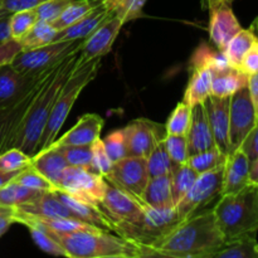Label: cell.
I'll list each match as a JSON object with an SVG mask.
<instances>
[{"instance_id": "obj_1", "label": "cell", "mask_w": 258, "mask_h": 258, "mask_svg": "<svg viewBox=\"0 0 258 258\" xmlns=\"http://www.w3.org/2000/svg\"><path fill=\"white\" fill-rule=\"evenodd\" d=\"M213 209L181 221L161 241L144 249L143 257L213 258L224 246Z\"/></svg>"}, {"instance_id": "obj_2", "label": "cell", "mask_w": 258, "mask_h": 258, "mask_svg": "<svg viewBox=\"0 0 258 258\" xmlns=\"http://www.w3.org/2000/svg\"><path fill=\"white\" fill-rule=\"evenodd\" d=\"M80 50L71 53L60 63H58L52 72L47 76L39 90L30 102L24 117L15 133L12 148H18L29 156H34L38 151L40 138L47 125L50 110L55 98L78 60Z\"/></svg>"}, {"instance_id": "obj_3", "label": "cell", "mask_w": 258, "mask_h": 258, "mask_svg": "<svg viewBox=\"0 0 258 258\" xmlns=\"http://www.w3.org/2000/svg\"><path fill=\"white\" fill-rule=\"evenodd\" d=\"M48 233L64 248L67 257L70 258L143 257V251L139 244L118 234H113V232L103 229H81L70 233Z\"/></svg>"}, {"instance_id": "obj_4", "label": "cell", "mask_w": 258, "mask_h": 258, "mask_svg": "<svg viewBox=\"0 0 258 258\" xmlns=\"http://www.w3.org/2000/svg\"><path fill=\"white\" fill-rule=\"evenodd\" d=\"M213 212L226 243L244 236H256L258 185L251 183L237 193L221 196Z\"/></svg>"}, {"instance_id": "obj_5", "label": "cell", "mask_w": 258, "mask_h": 258, "mask_svg": "<svg viewBox=\"0 0 258 258\" xmlns=\"http://www.w3.org/2000/svg\"><path fill=\"white\" fill-rule=\"evenodd\" d=\"M101 66V58H95L88 62L78 63L76 64L75 70L70 75V77L66 80L55 98L53 107L50 110L49 117H48L47 125H45L44 131L40 138L39 145H38V151H44L45 149L49 148L55 139L58 138V133L64 125L66 118L68 117V113L72 110L73 105L77 101L78 96L83 91V88L92 82L97 76L98 70Z\"/></svg>"}, {"instance_id": "obj_6", "label": "cell", "mask_w": 258, "mask_h": 258, "mask_svg": "<svg viewBox=\"0 0 258 258\" xmlns=\"http://www.w3.org/2000/svg\"><path fill=\"white\" fill-rule=\"evenodd\" d=\"M181 222L175 208L159 211L146 206L143 217L134 223H115V233L130 239L141 251L158 243Z\"/></svg>"}, {"instance_id": "obj_7", "label": "cell", "mask_w": 258, "mask_h": 258, "mask_svg": "<svg viewBox=\"0 0 258 258\" xmlns=\"http://www.w3.org/2000/svg\"><path fill=\"white\" fill-rule=\"evenodd\" d=\"M83 40H59L33 49L22 50L13 58L10 66L25 75H42L62 62L71 53L80 50Z\"/></svg>"}, {"instance_id": "obj_8", "label": "cell", "mask_w": 258, "mask_h": 258, "mask_svg": "<svg viewBox=\"0 0 258 258\" xmlns=\"http://www.w3.org/2000/svg\"><path fill=\"white\" fill-rule=\"evenodd\" d=\"M224 166L214 170L198 174L193 185L183 199L175 206L178 216L181 221L196 214L199 209L204 208L214 199L219 198L223 185Z\"/></svg>"}, {"instance_id": "obj_9", "label": "cell", "mask_w": 258, "mask_h": 258, "mask_svg": "<svg viewBox=\"0 0 258 258\" xmlns=\"http://www.w3.org/2000/svg\"><path fill=\"white\" fill-rule=\"evenodd\" d=\"M107 180L103 176L87 169L70 166L64 169L57 190L64 191L80 201L98 206L107 189Z\"/></svg>"}, {"instance_id": "obj_10", "label": "cell", "mask_w": 258, "mask_h": 258, "mask_svg": "<svg viewBox=\"0 0 258 258\" xmlns=\"http://www.w3.org/2000/svg\"><path fill=\"white\" fill-rule=\"evenodd\" d=\"M107 183L127 191L141 199L144 190L150 180L146 158L126 156L113 163L110 173L105 176Z\"/></svg>"}, {"instance_id": "obj_11", "label": "cell", "mask_w": 258, "mask_h": 258, "mask_svg": "<svg viewBox=\"0 0 258 258\" xmlns=\"http://www.w3.org/2000/svg\"><path fill=\"white\" fill-rule=\"evenodd\" d=\"M258 118L249 96L248 87H243L231 96L229 105V154L241 148L246 136L256 126ZM228 154V155H229Z\"/></svg>"}, {"instance_id": "obj_12", "label": "cell", "mask_w": 258, "mask_h": 258, "mask_svg": "<svg viewBox=\"0 0 258 258\" xmlns=\"http://www.w3.org/2000/svg\"><path fill=\"white\" fill-rule=\"evenodd\" d=\"M127 156L148 158L159 141L165 138V127L149 118H136L122 128Z\"/></svg>"}, {"instance_id": "obj_13", "label": "cell", "mask_w": 258, "mask_h": 258, "mask_svg": "<svg viewBox=\"0 0 258 258\" xmlns=\"http://www.w3.org/2000/svg\"><path fill=\"white\" fill-rule=\"evenodd\" d=\"M98 207L113 222V224L134 223L143 217L146 208L141 199L110 183Z\"/></svg>"}, {"instance_id": "obj_14", "label": "cell", "mask_w": 258, "mask_h": 258, "mask_svg": "<svg viewBox=\"0 0 258 258\" xmlns=\"http://www.w3.org/2000/svg\"><path fill=\"white\" fill-rule=\"evenodd\" d=\"M123 22L115 15L108 17L97 29L91 33L82 43L78 54V63H85L95 58H102L111 52L118 37Z\"/></svg>"}, {"instance_id": "obj_15", "label": "cell", "mask_w": 258, "mask_h": 258, "mask_svg": "<svg viewBox=\"0 0 258 258\" xmlns=\"http://www.w3.org/2000/svg\"><path fill=\"white\" fill-rule=\"evenodd\" d=\"M49 71L42 75L32 76L19 72L10 64L0 66V108L9 107L18 102Z\"/></svg>"}, {"instance_id": "obj_16", "label": "cell", "mask_w": 258, "mask_h": 258, "mask_svg": "<svg viewBox=\"0 0 258 258\" xmlns=\"http://www.w3.org/2000/svg\"><path fill=\"white\" fill-rule=\"evenodd\" d=\"M229 105L231 97L209 96L204 102L216 148L224 155L229 154Z\"/></svg>"}, {"instance_id": "obj_17", "label": "cell", "mask_w": 258, "mask_h": 258, "mask_svg": "<svg viewBox=\"0 0 258 258\" xmlns=\"http://www.w3.org/2000/svg\"><path fill=\"white\" fill-rule=\"evenodd\" d=\"M105 120L98 113H86L70 128L64 135L57 138L50 146H81L92 145L93 141L100 139Z\"/></svg>"}, {"instance_id": "obj_18", "label": "cell", "mask_w": 258, "mask_h": 258, "mask_svg": "<svg viewBox=\"0 0 258 258\" xmlns=\"http://www.w3.org/2000/svg\"><path fill=\"white\" fill-rule=\"evenodd\" d=\"M209 38L217 49L223 50L229 40L242 29L231 5H221L209 10Z\"/></svg>"}, {"instance_id": "obj_19", "label": "cell", "mask_w": 258, "mask_h": 258, "mask_svg": "<svg viewBox=\"0 0 258 258\" xmlns=\"http://www.w3.org/2000/svg\"><path fill=\"white\" fill-rule=\"evenodd\" d=\"M249 168H251V163L241 148L227 155L221 196L237 193V191L242 190L244 186L251 184Z\"/></svg>"}, {"instance_id": "obj_20", "label": "cell", "mask_w": 258, "mask_h": 258, "mask_svg": "<svg viewBox=\"0 0 258 258\" xmlns=\"http://www.w3.org/2000/svg\"><path fill=\"white\" fill-rule=\"evenodd\" d=\"M189 156L216 148L204 103L191 107V121L186 133Z\"/></svg>"}, {"instance_id": "obj_21", "label": "cell", "mask_w": 258, "mask_h": 258, "mask_svg": "<svg viewBox=\"0 0 258 258\" xmlns=\"http://www.w3.org/2000/svg\"><path fill=\"white\" fill-rule=\"evenodd\" d=\"M54 194L72 212L76 219L91 224L93 227H97L100 229H103V231L113 232L115 233V224L103 213V211L98 206L80 201V199L75 198V197L70 196V194L64 193V191L54 190Z\"/></svg>"}, {"instance_id": "obj_22", "label": "cell", "mask_w": 258, "mask_h": 258, "mask_svg": "<svg viewBox=\"0 0 258 258\" xmlns=\"http://www.w3.org/2000/svg\"><path fill=\"white\" fill-rule=\"evenodd\" d=\"M113 15L107 8L101 3L96 8H93L91 12H88L85 17L78 19L70 27L64 29L58 30L55 34L54 42L59 40H75V39H86L91 33L95 32L108 17Z\"/></svg>"}, {"instance_id": "obj_23", "label": "cell", "mask_w": 258, "mask_h": 258, "mask_svg": "<svg viewBox=\"0 0 258 258\" xmlns=\"http://www.w3.org/2000/svg\"><path fill=\"white\" fill-rule=\"evenodd\" d=\"M30 166H33L45 179H48L55 186V190H57L60 176H62L64 169L68 166V164L64 156L57 148L49 146L44 151H40V153H37L34 156H32Z\"/></svg>"}, {"instance_id": "obj_24", "label": "cell", "mask_w": 258, "mask_h": 258, "mask_svg": "<svg viewBox=\"0 0 258 258\" xmlns=\"http://www.w3.org/2000/svg\"><path fill=\"white\" fill-rule=\"evenodd\" d=\"M141 201L150 208L165 211L175 208L171 191V175H161L150 178Z\"/></svg>"}, {"instance_id": "obj_25", "label": "cell", "mask_w": 258, "mask_h": 258, "mask_svg": "<svg viewBox=\"0 0 258 258\" xmlns=\"http://www.w3.org/2000/svg\"><path fill=\"white\" fill-rule=\"evenodd\" d=\"M25 213L48 218H75L72 212L57 198L54 191H44L35 201L17 207ZM76 219V218H75Z\"/></svg>"}, {"instance_id": "obj_26", "label": "cell", "mask_w": 258, "mask_h": 258, "mask_svg": "<svg viewBox=\"0 0 258 258\" xmlns=\"http://www.w3.org/2000/svg\"><path fill=\"white\" fill-rule=\"evenodd\" d=\"M190 71L191 76L184 92L183 102L193 107L198 103H204L211 96L213 72L207 67H194Z\"/></svg>"}, {"instance_id": "obj_27", "label": "cell", "mask_w": 258, "mask_h": 258, "mask_svg": "<svg viewBox=\"0 0 258 258\" xmlns=\"http://www.w3.org/2000/svg\"><path fill=\"white\" fill-rule=\"evenodd\" d=\"M248 85V76L239 68L228 67L219 72H213L211 96L231 97L233 93Z\"/></svg>"}, {"instance_id": "obj_28", "label": "cell", "mask_w": 258, "mask_h": 258, "mask_svg": "<svg viewBox=\"0 0 258 258\" xmlns=\"http://www.w3.org/2000/svg\"><path fill=\"white\" fill-rule=\"evenodd\" d=\"M194 67H207L212 72H219L226 68L232 67L227 59L223 50H213L208 47V44L202 43L190 58V68Z\"/></svg>"}, {"instance_id": "obj_29", "label": "cell", "mask_w": 258, "mask_h": 258, "mask_svg": "<svg viewBox=\"0 0 258 258\" xmlns=\"http://www.w3.org/2000/svg\"><path fill=\"white\" fill-rule=\"evenodd\" d=\"M256 40V34L252 32L251 28L239 30L223 49L229 64L234 68H241V63L244 54L248 52V49Z\"/></svg>"}, {"instance_id": "obj_30", "label": "cell", "mask_w": 258, "mask_h": 258, "mask_svg": "<svg viewBox=\"0 0 258 258\" xmlns=\"http://www.w3.org/2000/svg\"><path fill=\"white\" fill-rule=\"evenodd\" d=\"M43 193L44 191L29 189L27 186H23L15 181L10 180L9 183L0 186V206L14 208V207H19L35 201Z\"/></svg>"}, {"instance_id": "obj_31", "label": "cell", "mask_w": 258, "mask_h": 258, "mask_svg": "<svg viewBox=\"0 0 258 258\" xmlns=\"http://www.w3.org/2000/svg\"><path fill=\"white\" fill-rule=\"evenodd\" d=\"M213 258H258L256 236H244L236 241L227 242L218 252H216Z\"/></svg>"}, {"instance_id": "obj_32", "label": "cell", "mask_w": 258, "mask_h": 258, "mask_svg": "<svg viewBox=\"0 0 258 258\" xmlns=\"http://www.w3.org/2000/svg\"><path fill=\"white\" fill-rule=\"evenodd\" d=\"M102 0H72L70 4L67 5L62 14L58 17L57 20L52 23L53 27L57 30L64 29V28L70 27L73 23L77 22L82 17H85L88 12L100 5Z\"/></svg>"}, {"instance_id": "obj_33", "label": "cell", "mask_w": 258, "mask_h": 258, "mask_svg": "<svg viewBox=\"0 0 258 258\" xmlns=\"http://www.w3.org/2000/svg\"><path fill=\"white\" fill-rule=\"evenodd\" d=\"M146 160H148V169L150 178L161 175H171L174 169L178 166L169 156L165 145H164V139L159 141L158 145L150 153V155L146 158Z\"/></svg>"}, {"instance_id": "obj_34", "label": "cell", "mask_w": 258, "mask_h": 258, "mask_svg": "<svg viewBox=\"0 0 258 258\" xmlns=\"http://www.w3.org/2000/svg\"><path fill=\"white\" fill-rule=\"evenodd\" d=\"M148 0H102L103 5L123 24L143 17L144 7Z\"/></svg>"}, {"instance_id": "obj_35", "label": "cell", "mask_w": 258, "mask_h": 258, "mask_svg": "<svg viewBox=\"0 0 258 258\" xmlns=\"http://www.w3.org/2000/svg\"><path fill=\"white\" fill-rule=\"evenodd\" d=\"M57 32L58 30L52 24L38 20L34 24V27L24 37L20 38L19 42L22 43L24 50L33 49V48L42 47V45L54 42Z\"/></svg>"}, {"instance_id": "obj_36", "label": "cell", "mask_w": 258, "mask_h": 258, "mask_svg": "<svg viewBox=\"0 0 258 258\" xmlns=\"http://www.w3.org/2000/svg\"><path fill=\"white\" fill-rule=\"evenodd\" d=\"M197 176H198V173L193 170L188 164H181L174 169L171 173V191H173L175 206L185 197Z\"/></svg>"}, {"instance_id": "obj_37", "label": "cell", "mask_w": 258, "mask_h": 258, "mask_svg": "<svg viewBox=\"0 0 258 258\" xmlns=\"http://www.w3.org/2000/svg\"><path fill=\"white\" fill-rule=\"evenodd\" d=\"M227 155H224L218 148H213L211 150L202 151V153L194 154L189 156L188 164L193 170H196L198 174L206 173V171L214 170L217 168L224 166L226 164Z\"/></svg>"}, {"instance_id": "obj_38", "label": "cell", "mask_w": 258, "mask_h": 258, "mask_svg": "<svg viewBox=\"0 0 258 258\" xmlns=\"http://www.w3.org/2000/svg\"><path fill=\"white\" fill-rule=\"evenodd\" d=\"M191 121V107L185 102H179L169 115L165 127L166 135H186Z\"/></svg>"}, {"instance_id": "obj_39", "label": "cell", "mask_w": 258, "mask_h": 258, "mask_svg": "<svg viewBox=\"0 0 258 258\" xmlns=\"http://www.w3.org/2000/svg\"><path fill=\"white\" fill-rule=\"evenodd\" d=\"M38 22L35 9H27L15 12L9 15V32L12 39L19 40L24 37Z\"/></svg>"}, {"instance_id": "obj_40", "label": "cell", "mask_w": 258, "mask_h": 258, "mask_svg": "<svg viewBox=\"0 0 258 258\" xmlns=\"http://www.w3.org/2000/svg\"><path fill=\"white\" fill-rule=\"evenodd\" d=\"M57 149L64 156L68 165L78 166V168L87 169V170L91 171V165H92V145L59 146Z\"/></svg>"}, {"instance_id": "obj_41", "label": "cell", "mask_w": 258, "mask_h": 258, "mask_svg": "<svg viewBox=\"0 0 258 258\" xmlns=\"http://www.w3.org/2000/svg\"><path fill=\"white\" fill-rule=\"evenodd\" d=\"M12 180L15 181V183L20 184V185L27 186V188L29 189H34V190H42V191L55 190V186L30 165L27 166L25 169H23V170H20L19 173L12 179Z\"/></svg>"}, {"instance_id": "obj_42", "label": "cell", "mask_w": 258, "mask_h": 258, "mask_svg": "<svg viewBox=\"0 0 258 258\" xmlns=\"http://www.w3.org/2000/svg\"><path fill=\"white\" fill-rule=\"evenodd\" d=\"M32 163V156L18 148H12L0 154V171L18 173Z\"/></svg>"}, {"instance_id": "obj_43", "label": "cell", "mask_w": 258, "mask_h": 258, "mask_svg": "<svg viewBox=\"0 0 258 258\" xmlns=\"http://www.w3.org/2000/svg\"><path fill=\"white\" fill-rule=\"evenodd\" d=\"M164 145H165L169 156L176 165L186 164L189 159L186 135H165Z\"/></svg>"}, {"instance_id": "obj_44", "label": "cell", "mask_w": 258, "mask_h": 258, "mask_svg": "<svg viewBox=\"0 0 258 258\" xmlns=\"http://www.w3.org/2000/svg\"><path fill=\"white\" fill-rule=\"evenodd\" d=\"M34 243L45 253L53 254V256L67 257V252L62 246L50 236L48 232L38 228V227H28Z\"/></svg>"}, {"instance_id": "obj_45", "label": "cell", "mask_w": 258, "mask_h": 258, "mask_svg": "<svg viewBox=\"0 0 258 258\" xmlns=\"http://www.w3.org/2000/svg\"><path fill=\"white\" fill-rule=\"evenodd\" d=\"M105 150L112 163L121 160V159L127 156V150H126L125 136H123L122 128L121 130H113L112 133L108 134L102 140Z\"/></svg>"}, {"instance_id": "obj_46", "label": "cell", "mask_w": 258, "mask_h": 258, "mask_svg": "<svg viewBox=\"0 0 258 258\" xmlns=\"http://www.w3.org/2000/svg\"><path fill=\"white\" fill-rule=\"evenodd\" d=\"M112 160L107 155L103 146L102 139H97L92 144V165H91V171L98 174V175L105 178L110 170L112 169Z\"/></svg>"}, {"instance_id": "obj_47", "label": "cell", "mask_w": 258, "mask_h": 258, "mask_svg": "<svg viewBox=\"0 0 258 258\" xmlns=\"http://www.w3.org/2000/svg\"><path fill=\"white\" fill-rule=\"evenodd\" d=\"M71 2L72 0H45L44 3L34 8L37 12L38 20L52 24L54 20L58 19V17L62 14L63 10L67 8Z\"/></svg>"}, {"instance_id": "obj_48", "label": "cell", "mask_w": 258, "mask_h": 258, "mask_svg": "<svg viewBox=\"0 0 258 258\" xmlns=\"http://www.w3.org/2000/svg\"><path fill=\"white\" fill-rule=\"evenodd\" d=\"M24 50L22 43L17 39H9L0 42V66L10 64L13 58L19 52Z\"/></svg>"}, {"instance_id": "obj_49", "label": "cell", "mask_w": 258, "mask_h": 258, "mask_svg": "<svg viewBox=\"0 0 258 258\" xmlns=\"http://www.w3.org/2000/svg\"><path fill=\"white\" fill-rule=\"evenodd\" d=\"M241 149L244 151L251 164L258 158V122L252 128L251 133L246 136V139L242 143Z\"/></svg>"}, {"instance_id": "obj_50", "label": "cell", "mask_w": 258, "mask_h": 258, "mask_svg": "<svg viewBox=\"0 0 258 258\" xmlns=\"http://www.w3.org/2000/svg\"><path fill=\"white\" fill-rule=\"evenodd\" d=\"M241 71H243L247 76H252L254 73H258V42L252 44L248 52L244 54L243 59L241 63Z\"/></svg>"}, {"instance_id": "obj_51", "label": "cell", "mask_w": 258, "mask_h": 258, "mask_svg": "<svg viewBox=\"0 0 258 258\" xmlns=\"http://www.w3.org/2000/svg\"><path fill=\"white\" fill-rule=\"evenodd\" d=\"M249 91V96H251L252 103H253L254 111H256V116L258 118V73L248 76V85H247Z\"/></svg>"}, {"instance_id": "obj_52", "label": "cell", "mask_w": 258, "mask_h": 258, "mask_svg": "<svg viewBox=\"0 0 258 258\" xmlns=\"http://www.w3.org/2000/svg\"><path fill=\"white\" fill-rule=\"evenodd\" d=\"M14 105H15V103H14ZM14 105L9 106V107L0 108V143H2L3 138H4L5 131H7L8 123H9L10 116H12Z\"/></svg>"}, {"instance_id": "obj_53", "label": "cell", "mask_w": 258, "mask_h": 258, "mask_svg": "<svg viewBox=\"0 0 258 258\" xmlns=\"http://www.w3.org/2000/svg\"><path fill=\"white\" fill-rule=\"evenodd\" d=\"M233 0H201L202 8L204 10H211L221 5H232Z\"/></svg>"}, {"instance_id": "obj_54", "label": "cell", "mask_w": 258, "mask_h": 258, "mask_svg": "<svg viewBox=\"0 0 258 258\" xmlns=\"http://www.w3.org/2000/svg\"><path fill=\"white\" fill-rule=\"evenodd\" d=\"M10 38L9 32V15L0 19V42L7 40Z\"/></svg>"}, {"instance_id": "obj_55", "label": "cell", "mask_w": 258, "mask_h": 258, "mask_svg": "<svg viewBox=\"0 0 258 258\" xmlns=\"http://www.w3.org/2000/svg\"><path fill=\"white\" fill-rule=\"evenodd\" d=\"M14 219L13 217H0V237L9 229L12 224H14Z\"/></svg>"}, {"instance_id": "obj_56", "label": "cell", "mask_w": 258, "mask_h": 258, "mask_svg": "<svg viewBox=\"0 0 258 258\" xmlns=\"http://www.w3.org/2000/svg\"><path fill=\"white\" fill-rule=\"evenodd\" d=\"M249 181L258 185V158L251 164L249 168Z\"/></svg>"}, {"instance_id": "obj_57", "label": "cell", "mask_w": 258, "mask_h": 258, "mask_svg": "<svg viewBox=\"0 0 258 258\" xmlns=\"http://www.w3.org/2000/svg\"><path fill=\"white\" fill-rule=\"evenodd\" d=\"M19 173V171H18ZM18 173H7V171H0V186H3L4 184L9 183Z\"/></svg>"}, {"instance_id": "obj_58", "label": "cell", "mask_w": 258, "mask_h": 258, "mask_svg": "<svg viewBox=\"0 0 258 258\" xmlns=\"http://www.w3.org/2000/svg\"><path fill=\"white\" fill-rule=\"evenodd\" d=\"M13 214H14L13 207L0 206V217H13Z\"/></svg>"}, {"instance_id": "obj_59", "label": "cell", "mask_w": 258, "mask_h": 258, "mask_svg": "<svg viewBox=\"0 0 258 258\" xmlns=\"http://www.w3.org/2000/svg\"><path fill=\"white\" fill-rule=\"evenodd\" d=\"M251 29H252V32H253L254 34H256L257 42H258V18H256V19H254V22L252 23V25H251Z\"/></svg>"}, {"instance_id": "obj_60", "label": "cell", "mask_w": 258, "mask_h": 258, "mask_svg": "<svg viewBox=\"0 0 258 258\" xmlns=\"http://www.w3.org/2000/svg\"><path fill=\"white\" fill-rule=\"evenodd\" d=\"M7 15H10V14H8V13H5L4 10L2 9V7H0V19H2V18H4V17H7Z\"/></svg>"}]
</instances>
